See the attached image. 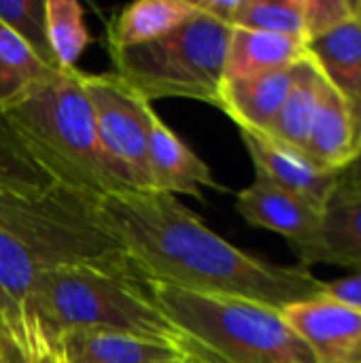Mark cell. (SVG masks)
Returning a JSON list of instances; mask_svg holds the SVG:
<instances>
[{"instance_id":"cell-30","label":"cell","mask_w":361,"mask_h":363,"mask_svg":"<svg viewBox=\"0 0 361 363\" xmlns=\"http://www.w3.org/2000/svg\"><path fill=\"white\" fill-rule=\"evenodd\" d=\"M0 363H28L2 328H0Z\"/></svg>"},{"instance_id":"cell-18","label":"cell","mask_w":361,"mask_h":363,"mask_svg":"<svg viewBox=\"0 0 361 363\" xmlns=\"http://www.w3.org/2000/svg\"><path fill=\"white\" fill-rule=\"evenodd\" d=\"M198 15L191 0H138L123 6L109 26V49L153 43Z\"/></svg>"},{"instance_id":"cell-21","label":"cell","mask_w":361,"mask_h":363,"mask_svg":"<svg viewBox=\"0 0 361 363\" xmlns=\"http://www.w3.org/2000/svg\"><path fill=\"white\" fill-rule=\"evenodd\" d=\"M47 40L60 70L74 68L91 36L83 21V6L77 0H45Z\"/></svg>"},{"instance_id":"cell-7","label":"cell","mask_w":361,"mask_h":363,"mask_svg":"<svg viewBox=\"0 0 361 363\" xmlns=\"http://www.w3.org/2000/svg\"><path fill=\"white\" fill-rule=\"evenodd\" d=\"M83 87L91 102L98 143L113 177L123 191L151 189L147 164L151 102L128 87L115 72H83Z\"/></svg>"},{"instance_id":"cell-6","label":"cell","mask_w":361,"mask_h":363,"mask_svg":"<svg viewBox=\"0 0 361 363\" xmlns=\"http://www.w3.org/2000/svg\"><path fill=\"white\" fill-rule=\"evenodd\" d=\"M230 32V26L198 11L194 19L153 43L109 53L115 74L147 102L187 98L217 106Z\"/></svg>"},{"instance_id":"cell-10","label":"cell","mask_w":361,"mask_h":363,"mask_svg":"<svg viewBox=\"0 0 361 363\" xmlns=\"http://www.w3.org/2000/svg\"><path fill=\"white\" fill-rule=\"evenodd\" d=\"M243 145L253 162L255 179L300 196L321 211L338 189V172L323 170L304 151L291 149L264 132L240 130Z\"/></svg>"},{"instance_id":"cell-14","label":"cell","mask_w":361,"mask_h":363,"mask_svg":"<svg viewBox=\"0 0 361 363\" xmlns=\"http://www.w3.org/2000/svg\"><path fill=\"white\" fill-rule=\"evenodd\" d=\"M302 62L257 77L223 79L217 108H221L238 125V130L268 132L294 87Z\"/></svg>"},{"instance_id":"cell-17","label":"cell","mask_w":361,"mask_h":363,"mask_svg":"<svg viewBox=\"0 0 361 363\" xmlns=\"http://www.w3.org/2000/svg\"><path fill=\"white\" fill-rule=\"evenodd\" d=\"M302 266L330 264L361 268V191H336L323 208V223L317 245L300 259Z\"/></svg>"},{"instance_id":"cell-19","label":"cell","mask_w":361,"mask_h":363,"mask_svg":"<svg viewBox=\"0 0 361 363\" xmlns=\"http://www.w3.org/2000/svg\"><path fill=\"white\" fill-rule=\"evenodd\" d=\"M323 77L357 108L361 102V9L360 13L309 43Z\"/></svg>"},{"instance_id":"cell-29","label":"cell","mask_w":361,"mask_h":363,"mask_svg":"<svg viewBox=\"0 0 361 363\" xmlns=\"http://www.w3.org/2000/svg\"><path fill=\"white\" fill-rule=\"evenodd\" d=\"M357 111V121H360V143H357V153L353 157V162L338 174V189L336 191H345V194H353L361 191V102Z\"/></svg>"},{"instance_id":"cell-5","label":"cell","mask_w":361,"mask_h":363,"mask_svg":"<svg viewBox=\"0 0 361 363\" xmlns=\"http://www.w3.org/2000/svg\"><path fill=\"white\" fill-rule=\"evenodd\" d=\"M32 315L51 353L66 332H121L177 345V334L149 296L147 283L96 268L40 270Z\"/></svg>"},{"instance_id":"cell-13","label":"cell","mask_w":361,"mask_h":363,"mask_svg":"<svg viewBox=\"0 0 361 363\" xmlns=\"http://www.w3.org/2000/svg\"><path fill=\"white\" fill-rule=\"evenodd\" d=\"M51 363H187L172 342L121 332H66Z\"/></svg>"},{"instance_id":"cell-2","label":"cell","mask_w":361,"mask_h":363,"mask_svg":"<svg viewBox=\"0 0 361 363\" xmlns=\"http://www.w3.org/2000/svg\"><path fill=\"white\" fill-rule=\"evenodd\" d=\"M0 111L53 185L94 200L123 191L100 149L79 68L51 72L2 102Z\"/></svg>"},{"instance_id":"cell-3","label":"cell","mask_w":361,"mask_h":363,"mask_svg":"<svg viewBox=\"0 0 361 363\" xmlns=\"http://www.w3.org/2000/svg\"><path fill=\"white\" fill-rule=\"evenodd\" d=\"M145 283L187 363H317L281 308Z\"/></svg>"},{"instance_id":"cell-1","label":"cell","mask_w":361,"mask_h":363,"mask_svg":"<svg viewBox=\"0 0 361 363\" xmlns=\"http://www.w3.org/2000/svg\"><path fill=\"white\" fill-rule=\"evenodd\" d=\"M96 206L143 281L274 308L313 298L323 289V281L302 264L279 266L234 247L177 196L128 189L98 198Z\"/></svg>"},{"instance_id":"cell-16","label":"cell","mask_w":361,"mask_h":363,"mask_svg":"<svg viewBox=\"0 0 361 363\" xmlns=\"http://www.w3.org/2000/svg\"><path fill=\"white\" fill-rule=\"evenodd\" d=\"M309 43L294 36L232 28L223 79H247L294 66L309 57Z\"/></svg>"},{"instance_id":"cell-4","label":"cell","mask_w":361,"mask_h":363,"mask_svg":"<svg viewBox=\"0 0 361 363\" xmlns=\"http://www.w3.org/2000/svg\"><path fill=\"white\" fill-rule=\"evenodd\" d=\"M96 202L60 185L43 191L0 187V232L38 270L79 266L143 281L121 240L102 223Z\"/></svg>"},{"instance_id":"cell-24","label":"cell","mask_w":361,"mask_h":363,"mask_svg":"<svg viewBox=\"0 0 361 363\" xmlns=\"http://www.w3.org/2000/svg\"><path fill=\"white\" fill-rule=\"evenodd\" d=\"M51 185V179L30 157L0 111V187L17 191H43Z\"/></svg>"},{"instance_id":"cell-8","label":"cell","mask_w":361,"mask_h":363,"mask_svg":"<svg viewBox=\"0 0 361 363\" xmlns=\"http://www.w3.org/2000/svg\"><path fill=\"white\" fill-rule=\"evenodd\" d=\"M317 363H361V311L323 294L281 308Z\"/></svg>"},{"instance_id":"cell-15","label":"cell","mask_w":361,"mask_h":363,"mask_svg":"<svg viewBox=\"0 0 361 363\" xmlns=\"http://www.w3.org/2000/svg\"><path fill=\"white\" fill-rule=\"evenodd\" d=\"M360 143V121L353 104L323 79L319 106L304 153L323 170L343 172L355 157Z\"/></svg>"},{"instance_id":"cell-22","label":"cell","mask_w":361,"mask_h":363,"mask_svg":"<svg viewBox=\"0 0 361 363\" xmlns=\"http://www.w3.org/2000/svg\"><path fill=\"white\" fill-rule=\"evenodd\" d=\"M51 72L57 70L47 68L26 43L0 21V104Z\"/></svg>"},{"instance_id":"cell-26","label":"cell","mask_w":361,"mask_h":363,"mask_svg":"<svg viewBox=\"0 0 361 363\" xmlns=\"http://www.w3.org/2000/svg\"><path fill=\"white\" fill-rule=\"evenodd\" d=\"M361 9V0H304L306 40L313 43L345 21L353 19Z\"/></svg>"},{"instance_id":"cell-9","label":"cell","mask_w":361,"mask_h":363,"mask_svg":"<svg viewBox=\"0 0 361 363\" xmlns=\"http://www.w3.org/2000/svg\"><path fill=\"white\" fill-rule=\"evenodd\" d=\"M38 266L0 232V328L28 363H51V353L32 315Z\"/></svg>"},{"instance_id":"cell-20","label":"cell","mask_w":361,"mask_h":363,"mask_svg":"<svg viewBox=\"0 0 361 363\" xmlns=\"http://www.w3.org/2000/svg\"><path fill=\"white\" fill-rule=\"evenodd\" d=\"M323 79L326 77L319 70L317 62L313 60V55H309L300 64L294 87H291L289 96L285 98L274 123L264 134L272 136L274 140H279L291 149L304 151L311 128H313V119H315V113L319 106Z\"/></svg>"},{"instance_id":"cell-25","label":"cell","mask_w":361,"mask_h":363,"mask_svg":"<svg viewBox=\"0 0 361 363\" xmlns=\"http://www.w3.org/2000/svg\"><path fill=\"white\" fill-rule=\"evenodd\" d=\"M0 21L17 34L47 68L60 70L47 40L45 0H0Z\"/></svg>"},{"instance_id":"cell-12","label":"cell","mask_w":361,"mask_h":363,"mask_svg":"<svg viewBox=\"0 0 361 363\" xmlns=\"http://www.w3.org/2000/svg\"><path fill=\"white\" fill-rule=\"evenodd\" d=\"M147 164L153 191L170 196L185 194L202 200V189H223L215 181L209 164L166 125L155 108L149 113Z\"/></svg>"},{"instance_id":"cell-23","label":"cell","mask_w":361,"mask_h":363,"mask_svg":"<svg viewBox=\"0 0 361 363\" xmlns=\"http://www.w3.org/2000/svg\"><path fill=\"white\" fill-rule=\"evenodd\" d=\"M234 28L272 32L306 40L304 0H243L234 19Z\"/></svg>"},{"instance_id":"cell-27","label":"cell","mask_w":361,"mask_h":363,"mask_svg":"<svg viewBox=\"0 0 361 363\" xmlns=\"http://www.w3.org/2000/svg\"><path fill=\"white\" fill-rule=\"evenodd\" d=\"M323 296L338 300L343 304L355 306L361 311V268L353 270V274H347L336 281H323Z\"/></svg>"},{"instance_id":"cell-28","label":"cell","mask_w":361,"mask_h":363,"mask_svg":"<svg viewBox=\"0 0 361 363\" xmlns=\"http://www.w3.org/2000/svg\"><path fill=\"white\" fill-rule=\"evenodd\" d=\"M240 2L243 0H198L196 6L206 17H211L223 26L234 28V19H236V13L240 9Z\"/></svg>"},{"instance_id":"cell-11","label":"cell","mask_w":361,"mask_h":363,"mask_svg":"<svg viewBox=\"0 0 361 363\" xmlns=\"http://www.w3.org/2000/svg\"><path fill=\"white\" fill-rule=\"evenodd\" d=\"M238 215L255 228L283 236L302 259L319 240L323 211L309 200L255 179L236 196Z\"/></svg>"}]
</instances>
